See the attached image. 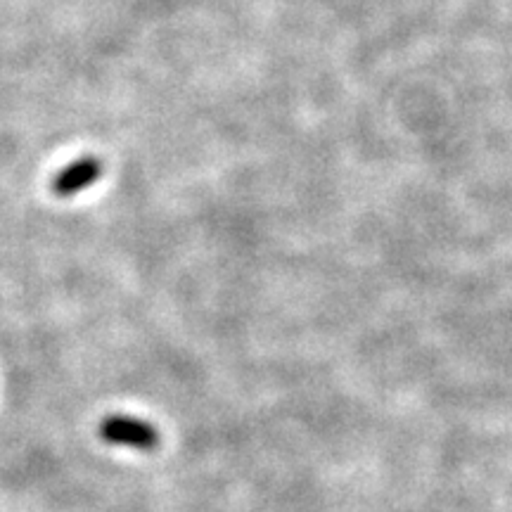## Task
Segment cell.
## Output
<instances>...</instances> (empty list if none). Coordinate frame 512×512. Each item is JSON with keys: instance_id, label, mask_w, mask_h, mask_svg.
I'll return each mask as SVG.
<instances>
[{"instance_id": "cell-2", "label": "cell", "mask_w": 512, "mask_h": 512, "mask_svg": "<svg viewBox=\"0 0 512 512\" xmlns=\"http://www.w3.org/2000/svg\"><path fill=\"white\" fill-rule=\"evenodd\" d=\"M102 176V164L98 159L86 157V159H76L69 166H64L53 178V190L55 195L60 197H72L76 192L86 190L88 185H93L95 181H100Z\"/></svg>"}, {"instance_id": "cell-1", "label": "cell", "mask_w": 512, "mask_h": 512, "mask_svg": "<svg viewBox=\"0 0 512 512\" xmlns=\"http://www.w3.org/2000/svg\"><path fill=\"white\" fill-rule=\"evenodd\" d=\"M100 437L107 444L138 448V451H155L159 446V432L150 422L128 418V415H110L102 420Z\"/></svg>"}]
</instances>
